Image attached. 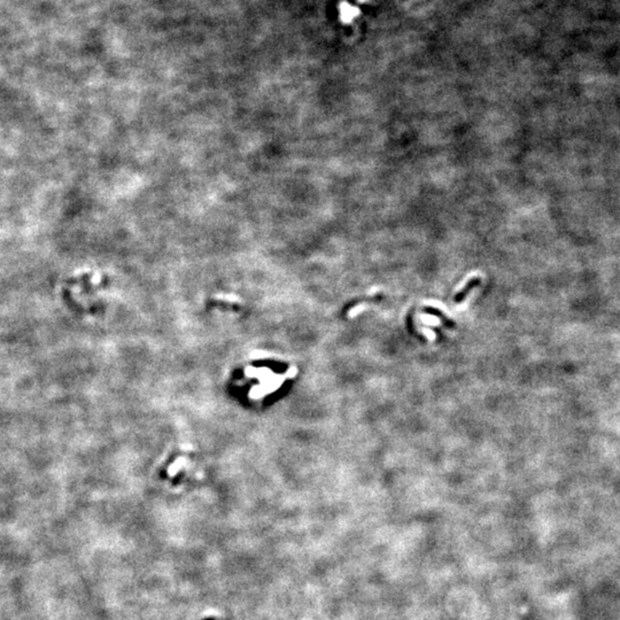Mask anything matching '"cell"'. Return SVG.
I'll use <instances>...</instances> for the list:
<instances>
[{"label":"cell","instance_id":"1","mask_svg":"<svg viewBox=\"0 0 620 620\" xmlns=\"http://www.w3.org/2000/svg\"><path fill=\"white\" fill-rule=\"evenodd\" d=\"M480 284H481V278H480V277H473V278H471L469 282L465 284L464 288H462L456 295H455V302H456V303L463 302L464 300L466 299V296L469 295V293L472 292V289L478 288V286H479Z\"/></svg>","mask_w":620,"mask_h":620}]
</instances>
